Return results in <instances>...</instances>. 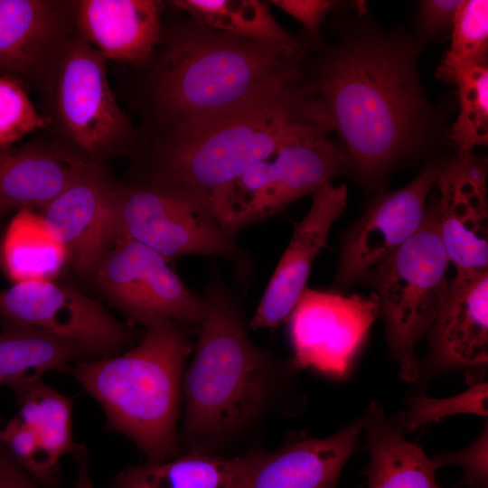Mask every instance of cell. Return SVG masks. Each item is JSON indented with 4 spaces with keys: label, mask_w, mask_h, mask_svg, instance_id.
<instances>
[{
    "label": "cell",
    "mask_w": 488,
    "mask_h": 488,
    "mask_svg": "<svg viewBox=\"0 0 488 488\" xmlns=\"http://www.w3.org/2000/svg\"><path fill=\"white\" fill-rule=\"evenodd\" d=\"M335 19L334 40L305 55L303 70L329 133L338 136L352 174L377 189L408 163L440 159L449 128L418 70L422 48L401 28L369 17L364 2Z\"/></svg>",
    "instance_id": "1"
},
{
    "label": "cell",
    "mask_w": 488,
    "mask_h": 488,
    "mask_svg": "<svg viewBox=\"0 0 488 488\" xmlns=\"http://www.w3.org/2000/svg\"><path fill=\"white\" fill-rule=\"evenodd\" d=\"M304 59L189 16L163 23L149 61L132 68L136 76L129 99L145 123L140 136L171 133L297 87L305 81Z\"/></svg>",
    "instance_id": "2"
},
{
    "label": "cell",
    "mask_w": 488,
    "mask_h": 488,
    "mask_svg": "<svg viewBox=\"0 0 488 488\" xmlns=\"http://www.w3.org/2000/svg\"><path fill=\"white\" fill-rule=\"evenodd\" d=\"M311 123L325 127L305 80L232 113L171 133L140 136L133 153L138 157L136 181L209 211L217 192L273 154L296 129Z\"/></svg>",
    "instance_id": "3"
},
{
    "label": "cell",
    "mask_w": 488,
    "mask_h": 488,
    "mask_svg": "<svg viewBox=\"0 0 488 488\" xmlns=\"http://www.w3.org/2000/svg\"><path fill=\"white\" fill-rule=\"evenodd\" d=\"M178 323L148 326L140 343L122 355L66 369L101 406L108 430L131 439L149 462L167 460L177 452L183 371L191 352L186 331Z\"/></svg>",
    "instance_id": "4"
},
{
    "label": "cell",
    "mask_w": 488,
    "mask_h": 488,
    "mask_svg": "<svg viewBox=\"0 0 488 488\" xmlns=\"http://www.w3.org/2000/svg\"><path fill=\"white\" fill-rule=\"evenodd\" d=\"M194 359L182 383L183 432L193 448L221 441L259 410L268 392L270 367L249 339L232 296L218 278L202 295Z\"/></svg>",
    "instance_id": "5"
},
{
    "label": "cell",
    "mask_w": 488,
    "mask_h": 488,
    "mask_svg": "<svg viewBox=\"0 0 488 488\" xmlns=\"http://www.w3.org/2000/svg\"><path fill=\"white\" fill-rule=\"evenodd\" d=\"M40 93L50 139L62 150L101 167L108 158L134 153L139 133L110 88L107 60L79 31Z\"/></svg>",
    "instance_id": "6"
},
{
    "label": "cell",
    "mask_w": 488,
    "mask_h": 488,
    "mask_svg": "<svg viewBox=\"0 0 488 488\" xmlns=\"http://www.w3.org/2000/svg\"><path fill=\"white\" fill-rule=\"evenodd\" d=\"M320 124L302 126L269 156L217 192L209 211L229 232L277 215L338 176L352 174L351 158Z\"/></svg>",
    "instance_id": "7"
},
{
    "label": "cell",
    "mask_w": 488,
    "mask_h": 488,
    "mask_svg": "<svg viewBox=\"0 0 488 488\" xmlns=\"http://www.w3.org/2000/svg\"><path fill=\"white\" fill-rule=\"evenodd\" d=\"M448 264L432 196L417 232L365 277L375 289L389 347L407 381L420 374L415 348L447 297Z\"/></svg>",
    "instance_id": "8"
},
{
    "label": "cell",
    "mask_w": 488,
    "mask_h": 488,
    "mask_svg": "<svg viewBox=\"0 0 488 488\" xmlns=\"http://www.w3.org/2000/svg\"><path fill=\"white\" fill-rule=\"evenodd\" d=\"M115 240L141 243L167 260L189 255L240 262L235 235L206 209L151 184L115 183Z\"/></svg>",
    "instance_id": "9"
},
{
    "label": "cell",
    "mask_w": 488,
    "mask_h": 488,
    "mask_svg": "<svg viewBox=\"0 0 488 488\" xmlns=\"http://www.w3.org/2000/svg\"><path fill=\"white\" fill-rule=\"evenodd\" d=\"M94 272L98 286L131 322L197 324L203 301L191 292L167 259L136 241L118 239Z\"/></svg>",
    "instance_id": "10"
},
{
    "label": "cell",
    "mask_w": 488,
    "mask_h": 488,
    "mask_svg": "<svg viewBox=\"0 0 488 488\" xmlns=\"http://www.w3.org/2000/svg\"><path fill=\"white\" fill-rule=\"evenodd\" d=\"M379 314L374 293L347 296L306 287L288 318L294 367L343 375Z\"/></svg>",
    "instance_id": "11"
},
{
    "label": "cell",
    "mask_w": 488,
    "mask_h": 488,
    "mask_svg": "<svg viewBox=\"0 0 488 488\" xmlns=\"http://www.w3.org/2000/svg\"><path fill=\"white\" fill-rule=\"evenodd\" d=\"M447 157L426 162L399 190L377 196L343 237L334 282L345 288L365 279L419 229L427 200Z\"/></svg>",
    "instance_id": "12"
},
{
    "label": "cell",
    "mask_w": 488,
    "mask_h": 488,
    "mask_svg": "<svg viewBox=\"0 0 488 488\" xmlns=\"http://www.w3.org/2000/svg\"><path fill=\"white\" fill-rule=\"evenodd\" d=\"M4 320L82 343L99 356H111L133 331L97 301L52 281H27L0 289Z\"/></svg>",
    "instance_id": "13"
},
{
    "label": "cell",
    "mask_w": 488,
    "mask_h": 488,
    "mask_svg": "<svg viewBox=\"0 0 488 488\" xmlns=\"http://www.w3.org/2000/svg\"><path fill=\"white\" fill-rule=\"evenodd\" d=\"M76 0H0V76L39 92L78 33Z\"/></svg>",
    "instance_id": "14"
},
{
    "label": "cell",
    "mask_w": 488,
    "mask_h": 488,
    "mask_svg": "<svg viewBox=\"0 0 488 488\" xmlns=\"http://www.w3.org/2000/svg\"><path fill=\"white\" fill-rule=\"evenodd\" d=\"M484 158L455 152L440 170L433 195L437 230L455 271L488 268L487 175Z\"/></svg>",
    "instance_id": "15"
},
{
    "label": "cell",
    "mask_w": 488,
    "mask_h": 488,
    "mask_svg": "<svg viewBox=\"0 0 488 488\" xmlns=\"http://www.w3.org/2000/svg\"><path fill=\"white\" fill-rule=\"evenodd\" d=\"M114 189L105 167H94L42 209L48 232L82 275H93L114 243Z\"/></svg>",
    "instance_id": "16"
},
{
    "label": "cell",
    "mask_w": 488,
    "mask_h": 488,
    "mask_svg": "<svg viewBox=\"0 0 488 488\" xmlns=\"http://www.w3.org/2000/svg\"><path fill=\"white\" fill-rule=\"evenodd\" d=\"M347 187L328 183L314 192L306 215L294 232L250 321L253 329H275L288 320L307 287L312 265L325 247L333 222L343 213Z\"/></svg>",
    "instance_id": "17"
},
{
    "label": "cell",
    "mask_w": 488,
    "mask_h": 488,
    "mask_svg": "<svg viewBox=\"0 0 488 488\" xmlns=\"http://www.w3.org/2000/svg\"><path fill=\"white\" fill-rule=\"evenodd\" d=\"M164 6L157 0H76V25L107 61L136 68L159 42Z\"/></svg>",
    "instance_id": "18"
},
{
    "label": "cell",
    "mask_w": 488,
    "mask_h": 488,
    "mask_svg": "<svg viewBox=\"0 0 488 488\" xmlns=\"http://www.w3.org/2000/svg\"><path fill=\"white\" fill-rule=\"evenodd\" d=\"M96 166L67 153L50 138L0 145V208L43 209L68 185Z\"/></svg>",
    "instance_id": "19"
},
{
    "label": "cell",
    "mask_w": 488,
    "mask_h": 488,
    "mask_svg": "<svg viewBox=\"0 0 488 488\" xmlns=\"http://www.w3.org/2000/svg\"><path fill=\"white\" fill-rule=\"evenodd\" d=\"M362 429L361 418L328 437L297 440L258 455L245 488H334Z\"/></svg>",
    "instance_id": "20"
},
{
    "label": "cell",
    "mask_w": 488,
    "mask_h": 488,
    "mask_svg": "<svg viewBox=\"0 0 488 488\" xmlns=\"http://www.w3.org/2000/svg\"><path fill=\"white\" fill-rule=\"evenodd\" d=\"M431 330L436 361L445 366H476L488 360V269L455 271Z\"/></svg>",
    "instance_id": "21"
},
{
    "label": "cell",
    "mask_w": 488,
    "mask_h": 488,
    "mask_svg": "<svg viewBox=\"0 0 488 488\" xmlns=\"http://www.w3.org/2000/svg\"><path fill=\"white\" fill-rule=\"evenodd\" d=\"M362 419L370 455L364 471L368 488H441L433 460L405 439L379 402L371 404Z\"/></svg>",
    "instance_id": "22"
},
{
    "label": "cell",
    "mask_w": 488,
    "mask_h": 488,
    "mask_svg": "<svg viewBox=\"0 0 488 488\" xmlns=\"http://www.w3.org/2000/svg\"><path fill=\"white\" fill-rule=\"evenodd\" d=\"M258 455L226 458L191 451L120 472L112 488H245Z\"/></svg>",
    "instance_id": "23"
},
{
    "label": "cell",
    "mask_w": 488,
    "mask_h": 488,
    "mask_svg": "<svg viewBox=\"0 0 488 488\" xmlns=\"http://www.w3.org/2000/svg\"><path fill=\"white\" fill-rule=\"evenodd\" d=\"M99 356L89 346L4 320L0 333V386L14 392L49 371Z\"/></svg>",
    "instance_id": "24"
},
{
    "label": "cell",
    "mask_w": 488,
    "mask_h": 488,
    "mask_svg": "<svg viewBox=\"0 0 488 488\" xmlns=\"http://www.w3.org/2000/svg\"><path fill=\"white\" fill-rule=\"evenodd\" d=\"M194 21L269 47L286 56L304 59L308 47L302 35L284 29L268 5L258 0H174L169 2Z\"/></svg>",
    "instance_id": "25"
},
{
    "label": "cell",
    "mask_w": 488,
    "mask_h": 488,
    "mask_svg": "<svg viewBox=\"0 0 488 488\" xmlns=\"http://www.w3.org/2000/svg\"><path fill=\"white\" fill-rule=\"evenodd\" d=\"M20 410L18 418L32 431L38 446L34 478L47 479L60 459L74 452L72 438V398L67 397L36 380L15 392Z\"/></svg>",
    "instance_id": "26"
},
{
    "label": "cell",
    "mask_w": 488,
    "mask_h": 488,
    "mask_svg": "<svg viewBox=\"0 0 488 488\" xmlns=\"http://www.w3.org/2000/svg\"><path fill=\"white\" fill-rule=\"evenodd\" d=\"M68 253L48 232L42 217L33 210H19L0 247V267L14 283L52 281Z\"/></svg>",
    "instance_id": "27"
},
{
    "label": "cell",
    "mask_w": 488,
    "mask_h": 488,
    "mask_svg": "<svg viewBox=\"0 0 488 488\" xmlns=\"http://www.w3.org/2000/svg\"><path fill=\"white\" fill-rule=\"evenodd\" d=\"M436 76L457 87L459 113L449 128L456 152H472L488 143V64L442 60Z\"/></svg>",
    "instance_id": "28"
},
{
    "label": "cell",
    "mask_w": 488,
    "mask_h": 488,
    "mask_svg": "<svg viewBox=\"0 0 488 488\" xmlns=\"http://www.w3.org/2000/svg\"><path fill=\"white\" fill-rule=\"evenodd\" d=\"M450 48L443 59L488 64V1L463 0L454 18Z\"/></svg>",
    "instance_id": "29"
},
{
    "label": "cell",
    "mask_w": 488,
    "mask_h": 488,
    "mask_svg": "<svg viewBox=\"0 0 488 488\" xmlns=\"http://www.w3.org/2000/svg\"><path fill=\"white\" fill-rule=\"evenodd\" d=\"M459 413L487 415V383L475 382L465 391L446 399L418 397L399 415V430L412 431L428 423Z\"/></svg>",
    "instance_id": "30"
},
{
    "label": "cell",
    "mask_w": 488,
    "mask_h": 488,
    "mask_svg": "<svg viewBox=\"0 0 488 488\" xmlns=\"http://www.w3.org/2000/svg\"><path fill=\"white\" fill-rule=\"evenodd\" d=\"M48 128L49 121L33 105L24 86L0 76V145H11L27 134Z\"/></svg>",
    "instance_id": "31"
},
{
    "label": "cell",
    "mask_w": 488,
    "mask_h": 488,
    "mask_svg": "<svg viewBox=\"0 0 488 488\" xmlns=\"http://www.w3.org/2000/svg\"><path fill=\"white\" fill-rule=\"evenodd\" d=\"M357 1L335 0H271L270 3L297 20L304 26L303 36L308 52L322 42L321 26L327 15L333 11L351 8Z\"/></svg>",
    "instance_id": "32"
},
{
    "label": "cell",
    "mask_w": 488,
    "mask_h": 488,
    "mask_svg": "<svg viewBox=\"0 0 488 488\" xmlns=\"http://www.w3.org/2000/svg\"><path fill=\"white\" fill-rule=\"evenodd\" d=\"M461 0H422L418 2L414 40L423 49L427 43L450 37L454 18Z\"/></svg>",
    "instance_id": "33"
},
{
    "label": "cell",
    "mask_w": 488,
    "mask_h": 488,
    "mask_svg": "<svg viewBox=\"0 0 488 488\" xmlns=\"http://www.w3.org/2000/svg\"><path fill=\"white\" fill-rule=\"evenodd\" d=\"M487 427L483 434L464 451L443 455L432 459L437 468L448 464H456L465 471V480L474 487H484L487 480Z\"/></svg>",
    "instance_id": "34"
},
{
    "label": "cell",
    "mask_w": 488,
    "mask_h": 488,
    "mask_svg": "<svg viewBox=\"0 0 488 488\" xmlns=\"http://www.w3.org/2000/svg\"><path fill=\"white\" fill-rule=\"evenodd\" d=\"M30 474L0 443V488H38Z\"/></svg>",
    "instance_id": "35"
},
{
    "label": "cell",
    "mask_w": 488,
    "mask_h": 488,
    "mask_svg": "<svg viewBox=\"0 0 488 488\" xmlns=\"http://www.w3.org/2000/svg\"><path fill=\"white\" fill-rule=\"evenodd\" d=\"M73 454L77 457L80 465V474L75 488H94L88 471L86 447L78 445Z\"/></svg>",
    "instance_id": "36"
},
{
    "label": "cell",
    "mask_w": 488,
    "mask_h": 488,
    "mask_svg": "<svg viewBox=\"0 0 488 488\" xmlns=\"http://www.w3.org/2000/svg\"><path fill=\"white\" fill-rule=\"evenodd\" d=\"M5 212H6V211H5V210H3V209L0 208V216H1L2 214H5Z\"/></svg>",
    "instance_id": "37"
},
{
    "label": "cell",
    "mask_w": 488,
    "mask_h": 488,
    "mask_svg": "<svg viewBox=\"0 0 488 488\" xmlns=\"http://www.w3.org/2000/svg\"><path fill=\"white\" fill-rule=\"evenodd\" d=\"M0 247H1V244H0Z\"/></svg>",
    "instance_id": "38"
}]
</instances>
